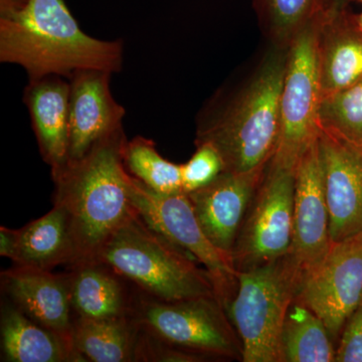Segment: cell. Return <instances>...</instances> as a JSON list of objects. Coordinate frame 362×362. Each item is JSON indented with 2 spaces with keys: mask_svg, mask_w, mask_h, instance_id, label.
Segmentation results:
<instances>
[{
  "mask_svg": "<svg viewBox=\"0 0 362 362\" xmlns=\"http://www.w3.org/2000/svg\"><path fill=\"white\" fill-rule=\"evenodd\" d=\"M287 59L288 49L270 45L247 78L218 90L197 117L195 145L214 147L225 170H261L275 156Z\"/></svg>",
  "mask_w": 362,
  "mask_h": 362,
  "instance_id": "obj_1",
  "label": "cell"
},
{
  "mask_svg": "<svg viewBox=\"0 0 362 362\" xmlns=\"http://www.w3.org/2000/svg\"><path fill=\"white\" fill-rule=\"evenodd\" d=\"M123 126L104 136L81 158L52 171L54 206L65 211L73 249L70 267L95 264L107 240L135 214L131 175L124 163Z\"/></svg>",
  "mask_w": 362,
  "mask_h": 362,
  "instance_id": "obj_2",
  "label": "cell"
},
{
  "mask_svg": "<svg viewBox=\"0 0 362 362\" xmlns=\"http://www.w3.org/2000/svg\"><path fill=\"white\" fill-rule=\"evenodd\" d=\"M122 40L95 39L81 30L65 0H32L20 13L0 18V62L23 66L28 82L70 78L83 70L118 73Z\"/></svg>",
  "mask_w": 362,
  "mask_h": 362,
  "instance_id": "obj_3",
  "label": "cell"
},
{
  "mask_svg": "<svg viewBox=\"0 0 362 362\" xmlns=\"http://www.w3.org/2000/svg\"><path fill=\"white\" fill-rule=\"evenodd\" d=\"M194 261L135 211L107 240L95 264L109 267L161 301L218 298L209 272L197 268Z\"/></svg>",
  "mask_w": 362,
  "mask_h": 362,
  "instance_id": "obj_4",
  "label": "cell"
},
{
  "mask_svg": "<svg viewBox=\"0 0 362 362\" xmlns=\"http://www.w3.org/2000/svg\"><path fill=\"white\" fill-rule=\"evenodd\" d=\"M301 280L289 252L238 272L237 288L226 310L242 342L243 361L283 362V327Z\"/></svg>",
  "mask_w": 362,
  "mask_h": 362,
  "instance_id": "obj_5",
  "label": "cell"
},
{
  "mask_svg": "<svg viewBox=\"0 0 362 362\" xmlns=\"http://www.w3.org/2000/svg\"><path fill=\"white\" fill-rule=\"evenodd\" d=\"M130 315L141 329L177 349L204 357L243 358L239 335L216 297L166 302L149 296Z\"/></svg>",
  "mask_w": 362,
  "mask_h": 362,
  "instance_id": "obj_6",
  "label": "cell"
},
{
  "mask_svg": "<svg viewBox=\"0 0 362 362\" xmlns=\"http://www.w3.org/2000/svg\"><path fill=\"white\" fill-rule=\"evenodd\" d=\"M296 169L272 160L240 226L232 252L235 270L246 271L286 256L291 249Z\"/></svg>",
  "mask_w": 362,
  "mask_h": 362,
  "instance_id": "obj_7",
  "label": "cell"
},
{
  "mask_svg": "<svg viewBox=\"0 0 362 362\" xmlns=\"http://www.w3.org/2000/svg\"><path fill=\"white\" fill-rule=\"evenodd\" d=\"M129 197L136 213L152 230L204 266L226 308L237 288L238 271L232 258L207 239L187 194H159L131 175Z\"/></svg>",
  "mask_w": 362,
  "mask_h": 362,
  "instance_id": "obj_8",
  "label": "cell"
},
{
  "mask_svg": "<svg viewBox=\"0 0 362 362\" xmlns=\"http://www.w3.org/2000/svg\"><path fill=\"white\" fill-rule=\"evenodd\" d=\"M319 23V21H318ZM318 23L305 28L288 47L287 66L280 101V134L272 160L296 169L318 137L321 92L317 69Z\"/></svg>",
  "mask_w": 362,
  "mask_h": 362,
  "instance_id": "obj_9",
  "label": "cell"
},
{
  "mask_svg": "<svg viewBox=\"0 0 362 362\" xmlns=\"http://www.w3.org/2000/svg\"><path fill=\"white\" fill-rule=\"evenodd\" d=\"M296 299L337 338L362 299V235L333 244L325 259L305 274Z\"/></svg>",
  "mask_w": 362,
  "mask_h": 362,
  "instance_id": "obj_10",
  "label": "cell"
},
{
  "mask_svg": "<svg viewBox=\"0 0 362 362\" xmlns=\"http://www.w3.org/2000/svg\"><path fill=\"white\" fill-rule=\"evenodd\" d=\"M317 140L330 240L337 244L362 235V146L321 128Z\"/></svg>",
  "mask_w": 362,
  "mask_h": 362,
  "instance_id": "obj_11",
  "label": "cell"
},
{
  "mask_svg": "<svg viewBox=\"0 0 362 362\" xmlns=\"http://www.w3.org/2000/svg\"><path fill=\"white\" fill-rule=\"evenodd\" d=\"M331 247L329 211L316 139L298 162L295 175L293 240L289 254L302 278L325 259Z\"/></svg>",
  "mask_w": 362,
  "mask_h": 362,
  "instance_id": "obj_12",
  "label": "cell"
},
{
  "mask_svg": "<svg viewBox=\"0 0 362 362\" xmlns=\"http://www.w3.org/2000/svg\"><path fill=\"white\" fill-rule=\"evenodd\" d=\"M265 168L251 173L225 170L209 185L187 194L207 239L230 258Z\"/></svg>",
  "mask_w": 362,
  "mask_h": 362,
  "instance_id": "obj_13",
  "label": "cell"
},
{
  "mask_svg": "<svg viewBox=\"0 0 362 362\" xmlns=\"http://www.w3.org/2000/svg\"><path fill=\"white\" fill-rule=\"evenodd\" d=\"M112 73L83 70L70 78L69 159L84 156L95 143L121 127L126 110L112 95Z\"/></svg>",
  "mask_w": 362,
  "mask_h": 362,
  "instance_id": "obj_14",
  "label": "cell"
},
{
  "mask_svg": "<svg viewBox=\"0 0 362 362\" xmlns=\"http://www.w3.org/2000/svg\"><path fill=\"white\" fill-rule=\"evenodd\" d=\"M13 305L35 322L71 340L74 318L66 275L18 266L1 274Z\"/></svg>",
  "mask_w": 362,
  "mask_h": 362,
  "instance_id": "obj_15",
  "label": "cell"
},
{
  "mask_svg": "<svg viewBox=\"0 0 362 362\" xmlns=\"http://www.w3.org/2000/svg\"><path fill=\"white\" fill-rule=\"evenodd\" d=\"M321 98L362 78V30L349 6L327 9L316 35Z\"/></svg>",
  "mask_w": 362,
  "mask_h": 362,
  "instance_id": "obj_16",
  "label": "cell"
},
{
  "mask_svg": "<svg viewBox=\"0 0 362 362\" xmlns=\"http://www.w3.org/2000/svg\"><path fill=\"white\" fill-rule=\"evenodd\" d=\"M68 78L49 76L28 82L23 101L30 119L40 154L52 171L63 168L69 159Z\"/></svg>",
  "mask_w": 362,
  "mask_h": 362,
  "instance_id": "obj_17",
  "label": "cell"
},
{
  "mask_svg": "<svg viewBox=\"0 0 362 362\" xmlns=\"http://www.w3.org/2000/svg\"><path fill=\"white\" fill-rule=\"evenodd\" d=\"M0 334L2 361H87L71 340L35 322L14 305L2 308Z\"/></svg>",
  "mask_w": 362,
  "mask_h": 362,
  "instance_id": "obj_18",
  "label": "cell"
},
{
  "mask_svg": "<svg viewBox=\"0 0 362 362\" xmlns=\"http://www.w3.org/2000/svg\"><path fill=\"white\" fill-rule=\"evenodd\" d=\"M14 247L11 259L16 265L52 270L70 266L73 249L65 211L54 206L42 218L14 230Z\"/></svg>",
  "mask_w": 362,
  "mask_h": 362,
  "instance_id": "obj_19",
  "label": "cell"
},
{
  "mask_svg": "<svg viewBox=\"0 0 362 362\" xmlns=\"http://www.w3.org/2000/svg\"><path fill=\"white\" fill-rule=\"evenodd\" d=\"M66 275L73 311L93 319L130 315L125 292L115 272L102 264L71 267Z\"/></svg>",
  "mask_w": 362,
  "mask_h": 362,
  "instance_id": "obj_20",
  "label": "cell"
},
{
  "mask_svg": "<svg viewBox=\"0 0 362 362\" xmlns=\"http://www.w3.org/2000/svg\"><path fill=\"white\" fill-rule=\"evenodd\" d=\"M139 327L131 315L93 319L76 317L71 339L87 361H135Z\"/></svg>",
  "mask_w": 362,
  "mask_h": 362,
  "instance_id": "obj_21",
  "label": "cell"
},
{
  "mask_svg": "<svg viewBox=\"0 0 362 362\" xmlns=\"http://www.w3.org/2000/svg\"><path fill=\"white\" fill-rule=\"evenodd\" d=\"M331 339L322 319L295 298L283 327L281 339L283 361H335L337 350L333 349Z\"/></svg>",
  "mask_w": 362,
  "mask_h": 362,
  "instance_id": "obj_22",
  "label": "cell"
},
{
  "mask_svg": "<svg viewBox=\"0 0 362 362\" xmlns=\"http://www.w3.org/2000/svg\"><path fill=\"white\" fill-rule=\"evenodd\" d=\"M252 4L264 35L281 49H288L328 9L326 0H252Z\"/></svg>",
  "mask_w": 362,
  "mask_h": 362,
  "instance_id": "obj_23",
  "label": "cell"
},
{
  "mask_svg": "<svg viewBox=\"0 0 362 362\" xmlns=\"http://www.w3.org/2000/svg\"><path fill=\"white\" fill-rule=\"evenodd\" d=\"M124 163L131 175L154 192L166 194L183 192L181 164L164 158L148 138L137 136L128 140Z\"/></svg>",
  "mask_w": 362,
  "mask_h": 362,
  "instance_id": "obj_24",
  "label": "cell"
},
{
  "mask_svg": "<svg viewBox=\"0 0 362 362\" xmlns=\"http://www.w3.org/2000/svg\"><path fill=\"white\" fill-rule=\"evenodd\" d=\"M318 120L321 129L362 146V78L321 98Z\"/></svg>",
  "mask_w": 362,
  "mask_h": 362,
  "instance_id": "obj_25",
  "label": "cell"
},
{
  "mask_svg": "<svg viewBox=\"0 0 362 362\" xmlns=\"http://www.w3.org/2000/svg\"><path fill=\"white\" fill-rule=\"evenodd\" d=\"M195 146L197 151L192 158L181 164V181L185 194L204 187L225 171L223 159L214 147L207 143Z\"/></svg>",
  "mask_w": 362,
  "mask_h": 362,
  "instance_id": "obj_26",
  "label": "cell"
},
{
  "mask_svg": "<svg viewBox=\"0 0 362 362\" xmlns=\"http://www.w3.org/2000/svg\"><path fill=\"white\" fill-rule=\"evenodd\" d=\"M344 326L335 361L362 362V299Z\"/></svg>",
  "mask_w": 362,
  "mask_h": 362,
  "instance_id": "obj_27",
  "label": "cell"
},
{
  "mask_svg": "<svg viewBox=\"0 0 362 362\" xmlns=\"http://www.w3.org/2000/svg\"><path fill=\"white\" fill-rule=\"evenodd\" d=\"M32 0H0V18H11L23 11Z\"/></svg>",
  "mask_w": 362,
  "mask_h": 362,
  "instance_id": "obj_28",
  "label": "cell"
},
{
  "mask_svg": "<svg viewBox=\"0 0 362 362\" xmlns=\"http://www.w3.org/2000/svg\"><path fill=\"white\" fill-rule=\"evenodd\" d=\"M14 230L1 226L0 228V255L11 259L14 247Z\"/></svg>",
  "mask_w": 362,
  "mask_h": 362,
  "instance_id": "obj_29",
  "label": "cell"
},
{
  "mask_svg": "<svg viewBox=\"0 0 362 362\" xmlns=\"http://www.w3.org/2000/svg\"><path fill=\"white\" fill-rule=\"evenodd\" d=\"M350 2H351V0H326L328 9L347 7L349 6Z\"/></svg>",
  "mask_w": 362,
  "mask_h": 362,
  "instance_id": "obj_30",
  "label": "cell"
},
{
  "mask_svg": "<svg viewBox=\"0 0 362 362\" xmlns=\"http://www.w3.org/2000/svg\"><path fill=\"white\" fill-rule=\"evenodd\" d=\"M357 23H358L359 26L362 30V13L357 14Z\"/></svg>",
  "mask_w": 362,
  "mask_h": 362,
  "instance_id": "obj_31",
  "label": "cell"
},
{
  "mask_svg": "<svg viewBox=\"0 0 362 362\" xmlns=\"http://www.w3.org/2000/svg\"><path fill=\"white\" fill-rule=\"evenodd\" d=\"M351 1H358L361 2V4H362V0H351Z\"/></svg>",
  "mask_w": 362,
  "mask_h": 362,
  "instance_id": "obj_32",
  "label": "cell"
}]
</instances>
